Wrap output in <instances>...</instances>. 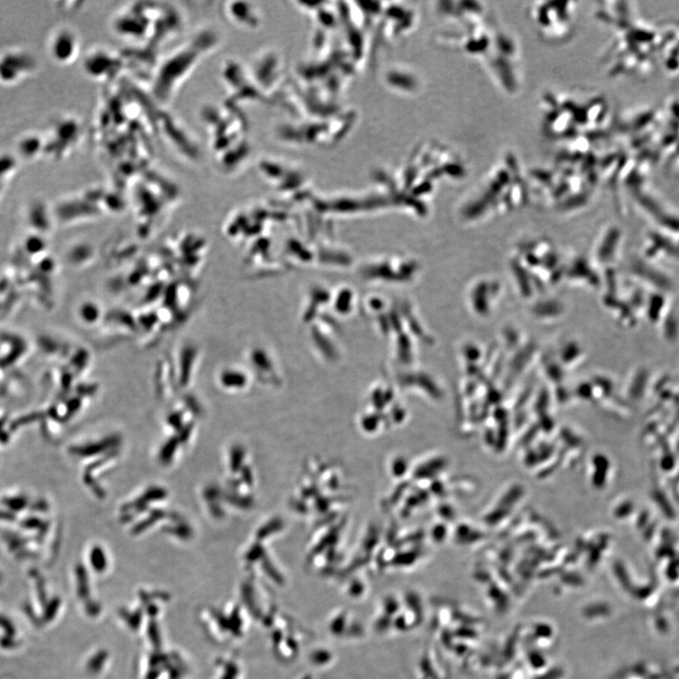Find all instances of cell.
I'll list each match as a JSON object with an SVG mask.
<instances>
[{"mask_svg": "<svg viewBox=\"0 0 679 679\" xmlns=\"http://www.w3.org/2000/svg\"><path fill=\"white\" fill-rule=\"evenodd\" d=\"M37 63L33 55L20 47H8L0 51V85L15 86L35 72Z\"/></svg>", "mask_w": 679, "mask_h": 679, "instance_id": "277c9868", "label": "cell"}, {"mask_svg": "<svg viewBox=\"0 0 679 679\" xmlns=\"http://www.w3.org/2000/svg\"><path fill=\"white\" fill-rule=\"evenodd\" d=\"M75 40L69 31L60 28L50 35L47 49L52 59L58 63H67L75 49Z\"/></svg>", "mask_w": 679, "mask_h": 679, "instance_id": "5b68a950", "label": "cell"}, {"mask_svg": "<svg viewBox=\"0 0 679 679\" xmlns=\"http://www.w3.org/2000/svg\"><path fill=\"white\" fill-rule=\"evenodd\" d=\"M449 44L461 55L474 60L490 75L498 88L508 95L520 91V47L516 40L498 23L483 2H452Z\"/></svg>", "mask_w": 679, "mask_h": 679, "instance_id": "6da1fadb", "label": "cell"}, {"mask_svg": "<svg viewBox=\"0 0 679 679\" xmlns=\"http://www.w3.org/2000/svg\"><path fill=\"white\" fill-rule=\"evenodd\" d=\"M577 2L538 1L528 8V15L536 33L546 43H567L575 31Z\"/></svg>", "mask_w": 679, "mask_h": 679, "instance_id": "3957f363", "label": "cell"}, {"mask_svg": "<svg viewBox=\"0 0 679 679\" xmlns=\"http://www.w3.org/2000/svg\"><path fill=\"white\" fill-rule=\"evenodd\" d=\"M597 97L580 91H553L541 99V126L549 139L573 144L590 141L591 132L598 126Z\"/></svg>", "mask_w": 679, "mask_h": 679, "instance_id": "7a4b0ae2", "label": "cell"}]
</instances>
